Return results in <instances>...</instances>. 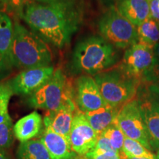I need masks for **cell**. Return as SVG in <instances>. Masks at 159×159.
<instances>
[{"instance_id": "30bf717a", "label": "cell", "mask_w": 159, "mask_h": 159, "mask_svg": "<svg viewBox=\"0 0 159 159\" xmlns=\"http://www.w3.org/2000/svg\"><path fill=\"white\" fill-rule=\"evenodd\" d=\"M55 70L52 65L24 69L7 81L13 94L30 96L52 77Z\"/></svg>"}, {"instance_id": "836d02e7", "label": "cell", "mask_w": 159, "mask_h": 159, "mask_svg": "<svg viewBox=\"0 0 159 159\" xmlns=\"http://www.w3.org/2000/svg\"><path fill=\"white\" fill-rule=\"evenodd\" d=\"M153 51H154L155 56H156V58L159 59V43H157L156 47H154Z\"/></svg>"}, {"instance_id": "277c9868", "label": "cell", "mask_w": 159, "mask_h": 159, "mask_svg": "<svg viewBox=\"0 0 159 159\" xmlns=\"http://www.w3.org/2000/svg\"><path fill=\"white\" fill-rule=\"evenodd\" d=\"M101 94L108 105L121 108L134 99L141 85V80L128 75L119 67L94 75Z\"/></svg>"}, {"instance_id": "7a4b0ae2", "label": "cell", "mask_w": 159, "mask_h": 159, "mask_svg": "<svg viewBox=\"0 0 159 159\" xmlns=\"http://www.w3.org/2000/svg\"><path fill=\"white\" fill-rule=\"evenodd\" d=\"M119 60L116 47L100 35H91L80 40L75 45L69 69L73 75L94 77L112 69Z\"/></svg>"}, {"instance_id": "d4e9b609", "label": "cell", "mask_w": 159, "mask_h": 159, "mask_svg": "<svg viewBox=\"0 0 159 159\" xmlns=\"http://www.w3.org/2000/svg\"><path fill=\"white\" fill-rule=\"evenodd\" d=\"M141 83L159 85V59L156 58L152 65L143 74L141 78Z\"/></svg>"}, {"instance_id": "d6986e66", "label": "cell", "mask_w": 159, "mask_h": 159, "mask_svg": "<svg viewBox=\"0 0 159 159\" xmlns=\"http://www.w3.org/2000/svg\"><path fill=\"white\" fill-rule=\"evenodd\" d=\"M18 159H52L48 150L40 139L20 143L17 150Z\"/></svg>"}, {"instance_id": "603a6c76", "label": "cell", "mask_w": 159, "mask_h": 159, "mask_svg": "<svg viewBox=\"0 0 159 159\" xmlns=\"http://www.w3.org/2000/svg\"><path fill=\"white\" fill-rule=\"evenodd\" d=\"M101 134L104 135L110 141L111 145L116 151L122 157V148L124 144L125 136L121 130L116 121L106 128Z\"/></svg>"}, {"instance_id": "4316f807", "label": "cell", "mask_w": 159, "mask_h": 159, "mask_svg": "<svg viewBox=\"0 0 159 159\" xmlns=\"http://www.w3.org/2000/svg\"><path fill=\"white\" fill-rule=\"evenodd\" d=\"M94 149L103 151H116L111 145L109 139L102 134L99 135Z\"/></svg>"}, {"instance_id": "e575fe53", "label": "cell", "mask_w": 159, "mask_h": 159, "mask_svg": "<svg viewBox=\"0 0 159 159\" xmlns=\"http://www.w3.org/2000/svg\"><path fill=\"white\" fill-rule=\"evenodd\" d=\"M0 159H8L7 155L5 154V150H0Z\"/></svg>"}, {"instance_id": "cb8c5ba5", "label": "cell", "mask_w": 159, "mask_h": 159, "mask_svg": "<svg viewBox=\"0 0 159 159\" xmlns=\"http://www.w3.org/2000/svg\"><path fill=\"white\" fill-rule=\"evenodd\" d=\"M14 137L12 119L0 124V150H5L11 148Z\"/></svg>"}, {"instance_id": "74e56055", "label": "cell", "mask_w": 159, "mask_h": 159, "mask_svg": "<svg viewBox=\"0 0 159 159\" xmlns=\"http://www.w3.org/2000/svg\"><path fill=\"white\" fill-rule=\"evenodd\" d=\"M156 86H158V88H159V85H156Z\"/></svg>"}, {"instance_id": "5b68a950", "label": "cell", "mask_w": 159, "mask_h": 159, "mask_svg": "<svg viewBox=\"0 0 159 159\" xmlns=\"http://www.w3.org/2000/svg\"><path fill=\"white\" fill-rule=\"evenodd\" d=\"M71 102H75L73 86L61 69H55L52 77L27 99L32 108L47 111L57 110Z\"/></svg>"}, {"instance_id": "ba28073f", "label": "cell", "mask_w": 159, "mask_h": 159, "mask_svg": "<svg viewBox=\"0 0 159 159\" xmlns=\"http://www.w3.org/2000/svg\"><path fill=\"white\" fill-rule=\"evenodd\" d=\"M116 122L125 137L140 142L152 151L148 133L137 99H134L119 109Z\"/></svg>"}, {"instance_id": "83f0119b", "label": "cell", "mask_w": 159, "mask_h": 159, "mask_svg": "<svg viewBox=\"0 0 159 159\" xmlns=\"http://www.w3.org/2000/svg\"><path fill=\"white\" fill-rule=\"evenodd\" d=\"M13 66L3 56L0 52V77H5V75L10 72Z\"/></svg>"}, {"instance_id": "5bb4252c", "label": "cell", "mask_w": 159, "mask_h": 159, "mask_svg": "<svg viewBox=\"0 0 159 159\" xmlns=\"http://www.w3.org/2000/svg\"><path fill=\"white\" fill-rule=\"evenodd\" d=\"M40 139L52 159H74L78 156L73 151L69 139L55 132L49 126H44Z\"/></svg>"}, {"instance_id": "6da1fadb", "label": "cell", "mask_w": 159, "mask_h": 159, "mask_svg": "<svg viewBox=\"0 0 159 159\" xmlns=\"http://www.w3.org/2000/svg\"><path fill=\"white\" fill-rule=\"evenodd\" d=\"M83 16L84 7L80 1L64 0L50 4H27L21 17L46 42L62 49L79 30Z\"/></svg>"}, {"instance_id": "7c38bea8", "label": "cell", "mask_w": 159, "mask_h": 159, "mask_svg": "<svg viewBox=\"0 0 159 159\" xmlns=\"http://www.w3.org/2000/svg\"><path fill=\"white\" fill-rule=\"evenodd\" d=\"M156 59L153 49L136 43L126 49L119 67L126 74L141 80Z\"/></svg>"}, {"instance_id": "d590c367", "label": "cell", "mask_w": 159, "mask_h": 159, "mask_svg": "<svg viewBox=\"0 0 159 159\" xmlns=\"http://www.w3.org/2000/svg\"><path fill=\"white\" fill-rule=\"evenodd\" d=\"M74 159H85V158L83 156H77L76 158H75Z\"/></svg>"}, {"instance_id": "7402d4cb", "label": "cell", "mask_w": 159, "mask_h": 159, "mask_svg": "<svg viewBox=\"0 0 159 159\" xmlns=\"http://www.w3.org/2000/svg\"><path fill=\"white\" fill-rule=\"evenodd\" d=\"M13 94L8 81L0 83V124L11 119L8 113V106Z\"/></svg>"}, {"instance_id": "ffe728a7", "label": "cell", "mask_w": 159, "mask_h": 159, "mask_svg": "<svg viewBox=\"0 0 159 159\" xmlns=\"http://www.w3.org/2000/svg\"><path fill=\"white\" fill-rule=\"evenodd\" d=\"M138 43L154 49L159 43V23L152 17L137 27Z\"/></svg>"}, {"instance_id": "4fadbf2b", "label": "cell", "mask_w": 159, "mask_h": 159, "mask_svg": "<svg viewBox=\"0 0 159 159\" xmlns=\"http://www.w3.org/2000/svg\"><path fill=\"white\" fill-rule=\"evenodd\" d=\"M76 110L75 102H71L57 110L47 111L43 117V125L49 126L55 132L69 140L71 125Z\"/></svg>"}, {"instance_id": "ac0fdd59", "label": "cell", "mask_w": 159, "mask_h": 159, "mask_svg": "<svg viewBox=\"0 0 159 159\" xmlns=\"http://www.w3.org/2000/svg\"><path fill=\"white\" fill-rule=\"evenodd\" d=\"M14 24L7 13L0 11V52L12 65V45H13Z\"/></svg>"}, {"instance_id": "3957f363", "label": "cell", "mask_w": 159, "mask_h": 159, "mask_svg": "<svg viewBox=\"0 0 159 159\" xmlns=\"http://www.w3.org/2000/svg\"><path fill=\"white\" fill-rule=\"evenodd\" d=\"M12 57L13 66L22 70L51 66L53 60L48 43L18 21L14 22Z\"/></svg>"}, {"instance_id": "4dcf8cb0", "label": "cell", "mask_w": 159, "mask_h": 159, "mask_svg": "<svg viewBox=\"0 0 159 159\" xmlns=\"http://www.w3.org/2000/svg\"><path fill=\"white\" fill-rule=\"evenodd\" d=\"M37 2L41 3V4H50V3H54L57 2H61V1H64V0H35Z\"/></svg>"}, {"instance_id": "1f68e13d", "label": "cell", "mask_w": 159, "mask_h": 159, "mask_svg": "<svg viewBox=\"0 0 159 159\" xmlns=\"http://www.w3.org/2000/svg\"><path fill=\"white\" fill-rule=\"evenodd\" d=\"M122 159H156V156H143V157H133V158H124Z\"/></svg>"}, {"instance_id": "f1b7e54d", "label": "cell", "mask_w": 159, "mask_h": 159, "mask_svg": "<svg viewBox=\"0 0 159 159\" xmlns=\"http://www.w3.org/2000/svg\"><path fill=\"white\" fill-rule=\"evenodd\" d=\"M149 3L151 17L159 23V0H149Z\"/></svg>"}, {"instance_id": "9c48e42d", "label": "cell", "mask_w": 159, "mask_h": 159, "mask_svg": "<svg viewBox=\"0 0 159 159\" xmlns=\"http://www.w3.org/2000/svg\"><path fill=\"white\" fill-rule=\"evenodd\" d=\"M73 91L77 108L84 114L108 105L101 94L94 77L91 75H80L77 77L73 86Z\"/></svg>"}, {"instance_id": "44dd1931", "label": "cell", "mask_w": 159, "mask_h": 159, "mask_svg": "<svg viewBox=\"0 0 159 159\" xmlns=\"http://www.w3.org/2000/svg\"><path fill=\"white\" fill-rule=\"evenodd\" d=\"M153 156L155 155L152 151L145 148L140 142L125 137L122 148V158Z\"/></svg>"}, {"instance_id": "8fae6325", "label": "cell", "mask_w": 159, "mask_h": 159, "mask_svg": "<svg viewBox=\"0 0 159 159\" xmlns=\"http://www.w3.org/2000/svg\"><path fill=\"white\" fill-rule=\"evenodd\" d=\"M98 136L84 113L77 108L69 135V142L73 151L77 156H85L94 148Z\"/></svg>"}, {"instance_id": "9a60e30c", "label": "cell", "mask_w": 159, "mask_h": 159, "mask_svg": "<svg viewBox=\"0 0 159 159\" xmlns=\"http://www.w3.org/2000/svg\"><path fill=\"white\" fill-rule=\"evenodd\" d=\"M43 119L37 111H33L21 118L13 125L14 136L20 142H25L42 134Z\"/></svg>"}, {"instance_id": "f546056e", "label": "cell", "mask_w": 159, "mask_h": 159, "mask_svg": "<svg viewBox=\"0 0 159 159\" xmlns=\"http://www.w3.org/2000/svg\"><path fill=\"white\" fill-rule=\"evenodd\" d=\"M25 0H10L9 7L13 11H16L21 16L25 7Z\"/></svg>"}, {"instance_id": "8992f818", "label": "cell", "mask_w": 159, "mask_h": 159, "mask_svg": "<svg viewBox=\"0 0 159 159\" xmlns=\"http://www.w3.org/2000/svg\"><path fill=\"white\" fill-rule=\"evenodd\" d=\"M100 36L116 49H128L138 43L137 27L111 7L98 21Z\"/></svg>"}, {"instance_id": "e0dca14e", "label": "cell", "mask_w": 159, "mask_h": 159, "mask_svg": "<svg viewBox=\"0 0 159 159\" xmlns=\"http://www.w3.org/2000/svg\"><path fill=\"white\" fill-rule=\"evenodd\" d=\"M119 109L107 105L104 108L85 113L84 114L89 124L99 136L116 121Z\"/></svg>"}, {"instance_id": "2e32d148", "label": "cell", "mask_w": 159, "mask_h": 159, "mask_svg": "<svg viewBox=\"0 0 159 159\" xmlns=\"http://www.w3.org/2000/svg\"><path fill=\"white\" fill-rule=\"evenodd\" d=\"M116 8L136 27L151 17L149 0H119Z\"/></svg>"}, {"instance_id": "d6a6232c", "label": "cell", "mask_w": 159, "mask_h": 159, "mask_svg": "<svg viewBox=\"0 0 159 159\" xmlns=\"http://www.w3.org/2000/svg\"><path fill=\"white\" fill-rule=\"evenodd\" d=\"M10 0H0V7H6L9 6Z\"/></svg>"}, {"instance_id": "52a82bcc", "label": "cell", "mask_w": 159, "mask_h": 159, "mask_svg": "<svg viewBox=\"0 0 159 159\" xmlns=\"http://www.w3.org/2000/svg\"><path fill=\"white\" fill-rule=\"evenodd\" d=\"M137 100L148 130L152 151L159 150V88L155 85L141 83Z\"/></svg>"}, {"instance_id": "8d00e7d4", "label": "cell", "mask_w": 159, "mask_h": 159, "mask_svg": "<svg viewBox=\"0 0 159 159\" xmlns=\"http://www.w3.org/2000/svg\"><path fill=\"white\" fill-rule=\"evenodd\" d=\"M156 156V159H159V150L158 151V152H157Z\"/></svg>"}, {"instance_id": "484cf974", "label": "cell", "mask_w": 159, "mask_h": 159, "mask_svg": "<svg viewBox=\"0 0 159 159\" xmlns=\"http://www.w3.org/2000/svg\"><path fill=\"white\" fill-rule=\"evenodd\" d=\"M83 157L85 159H122L116 151H103L94 148Z\"/></svg>"}]
</instances>
